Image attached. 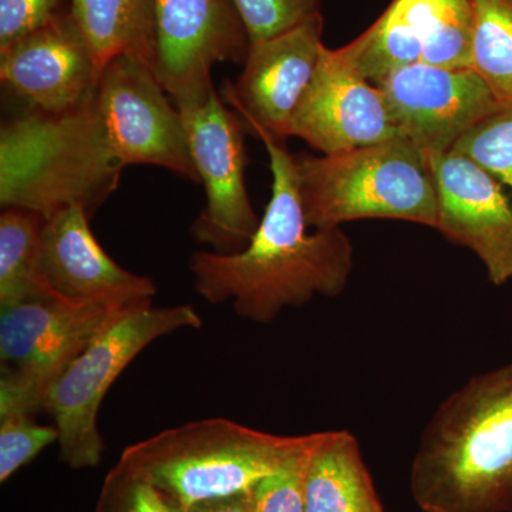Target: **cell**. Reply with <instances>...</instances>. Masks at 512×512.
Masks as SVG:
<instances>
[{
	"label": "cell",
	"instance_id": "1",
	"mask_svg": "<svg viewBox=\"0 0 512 512\" xmlns=\"http://www.w3.org/2000/svg\"><path fill=\"white\" fill-rule=\"evenodd\" d=\"M272 173V197L248 247L232 254L198 251L191 256L195 291L205 301L232 302L241 318L271 323L286 308L315 296L338 298L353 271V245L342 228L309 234L299 197L296 157L259 126Z\"/></svg>",
	"mask_w": 512,
	"mask_h": 512
},
{
	"label": "cell",
	"instance_id": "2",
	"mask_svg": "<svg viewBox=\"0 0 512 512\" xmlns=\"http://www.w3.org/2000/svg\"><path fill=\"white\" fill-rule=\"evenodd\" d=\"M410 488L424 512H512V362L440 404L421 434Z\"/></svg>",
	"mask_w": 512,
	"mask_h": 512
},
{
	"label": "cell",
	"instance_id": "3",
	"mask_svg": "<svg viewBox=\"0 0 512 512\" xmlns=\"http://www.w3.org/2000/svg\"><path fill=\"white\" fill-rule=\"evenodd\" d=\"M123 165L111 153L94 93L62 114L36 111L0 131V202L47 221L82 207L89 217L119 187Z\"/></svg>",
	"mask_w": 512,
	"mask_h": 512
},
{
	"label": "cell",
	"instance_id": "4",
	"mask_svg": "<svg viewBox=\"0 0 512 512\" xmlns=\"http://www.w3.org/2000/svg\"><path fill=\"white\" fill-rule=\"evenodd\" d=\"M312 434L276 436L228 419L198 420L131 444L119 461L185 512L201 501L248 493L301 454Z\"/></svg>",
	"mask_w": 512,
	"mask_h": 512
},
{
	"label": "cell",
	"instance_id": "5",
	"mask_svg": "<svg viewBox=\"0 0 512 512\" xmlns=\"http://www.w3.org/2000/svg\"><path fill=\"white\" fill-rule=\"evenodd\" d=\"M306 224L338 228L397 220L436 229L437 191L423 153L403 137L332 154L296 157Z\"/></svg>",
	"mask_w": 512,
	"mask_h": 512
},
{
	"label": "cell",
	"instance_id": "6",
	"mask_svg": "<svg viewBox=\"0 0 512 512\" xmlns=\"http://www.w3.org/2000/svg\"><path fill=\"white\" fill-rule=\"evenodd\" d=\"M190 305L131 306L94 336L45 397L43 410L59 430L60 460L73 470L99 466L104 441L97 417L104 397L124 369L151 343L181 329H200Z\"/></svg>",
	"mask_w": 512,
	"mask_h": 512
},
{
	"label": "cell",
	"instance_id": "7",
	"mask_svg": "<svg viewBox=\"0 0 512 512\" xmlns=\"http://www.w3.org/2000/svg\"><path fill=\"white\" fill-rule=\"evenodd\" d=\"M126 309L63 298L2 309L0 419L32 417L43 410L53 383L94 336Z\"/></svg>",
	"mask_w": 512,
	"mask_h": 512
},
{
	"label": "cell",
	"instance_id": "8",
	"mask_svg": "<svg viewBox=\"0 0 512 512\" xmlns=\"http://www.w3.org/2000/svg\"><path fill=\"white\" fill-rule=\"evenodd\" d=\"M94 100L123 167L157 165L200 183L183 116L150 67L131 56L114 57L100 74Z\"/></svg>",
	"mask_w": 512,
	"mask_h": 512
},
{
	"label": "cell",
	"instance_id": "9",
	"mask_svg": "<svg viewBox=\"0 0 512 512\" xmlns=\"http://www.w3.org/2000/svg\"><path fill=\"white\" fill-rule=\"evenodd\" d=\"M181 116L192 161L207 192V205L192 224V235L220 254L242 251L261 222L245 183L244 121L225 107L215 89L204 104Z\"/></svg>",
	"mask_w": 512,
	"mask_h": 512
},
{
	"label": "cell",
	"instance_id": "10",
	"mask_svg": "<svg viewBox=\"0 0 512 512\" xmlns=\"http://www.w3.org/2000/svg\"><path fill=\"white\" fill-rule=\"evenodd\" d=\"M157 50L154 74L183 113L208 100L212 69L245 63L249 36L231 0H153Z\"/></svg>",
	"mask_w": 512,
	"mask_h": 512
},
{
	"label": "cell",
	"instance_id": "11",
	"mask_svg": "<svg viewBox=\"0 0 512 512\" xmlns=\"http://www.w3.org/2000/svg\"><path fill=\"white\" fill-rule=\"evenodd\" d=\"M399 136L423 156L447 153L501 106L473 69H446L423 62L396 70L376 84Z\"/></svg>",
	"mask_w": 512,
	"mask_h": 512
},
{
	"label": "cell",
	"instance_id": "12",
	"mask_svg": "<svg viewBox=\"0 0 512 512\" xmlns=\"http://www.w3.org/2000/svg\"><path fill=\"white\" fill-rule=\"evenodd\" d=\"M437 191V231L474 252L495 286L512 281V198L493 174L451 150L424 156Z\"/></svg>",
	"mask_w": 512,
	"mask_h": 512
},
{
	"label": "cell",
	"instance_id": "13",
	"mask_svg": "<svg viewBox=\"0 0 512 512\" xmlns=\"http://www.w3.org/2000/svg\"><path fill=\"white\" fill-rule=\"evenodd\" d=\"M288 137L301 138L323 156H332L400 136L379 87L353 73L335 49L323 46Z\"/></svg>",
	"mask_w": 512,
	"mask_h": 512
},
{
	"label": "cell",
	"instance_id": "14",
	"mask_svg": "<svg viewBox=\"0 0 512 512\" xmlns=\"http://www.w3.org/2000/svg\"><path fill=\"white\" fill-rule=\"evenodd\" d=\"M100 69L69 6L0 50V79L37 111L62 114L96 92Z\"/></svg>",
	"mask_w": 512,
	"mask_h": 512
},
{
	"label": "cell",
	"instance_id": "15",
	"mask_svg": "<svg viewBox=\"0 0 512 512\" xmlns=\"http://www.w3.org/2000/svg\"><path fill=\"white\" fill-rule=\"evenodd\" d=\"M322 13L298 28L251 43L237 83L221 90L245 126H259L279 140L288 138L289 123L308 89L323 49Z\"/></svg>",
	"mask_w": 512,
	"mask_h": 512
},
{
	"label": "cell",
	"instance_id": "16",
	"mask_svg": "<svg viewBox=\"0 0 512 512\" xmlns=\"http://www.w3.org/2000/svg\"><path fill=\"white\" fill-rule=\"evenodd\" d=\"M82 207L57 212L42 228V272L59 298L126 309L153 301L157 285L127 271L101 248Z\"/></svg>",
	"mask_w": 512,
	"mask_h": 512
},
{
	"label": "cell",
	"instance_id": "17",
	"mask_svg": "<svg viewBox=\"0 0 512 512\" xmlns=\"http://www.w3.org/2000/svg\"><path fill=\"white\" fill-rule=\"evenodd\" d=\"M305 512H357L380 503L356 437L315 433L303 471Z\"/></svg>",
	"mask_w": 512,
	"mask_h": 512
},
{
	"label": "cell",
	"instance_id": "18",
	"mask_svg": "<svg viewBox=\"0 0 512 512\" xmlns=\"http://www.w3.org/2000/svg\"><path fill=\"white\" fill-rule=\"evenodd\" d=\"M431 0H392L380 18L348 45L339 59L372 84L409 64L421 62L430 26Z\"/></svg>",
	"mask_w": 512,
	"mask_h": 512
},
{
	"label": "cell",
	"instance_id": "19",
	"mask_svg": "<svg viewBox=\"0 0 512 512\" xmlns=\"http://www.w3.org/2000/svg\"><path fill=\"white\" fill-rule=\"evenodd\" d=\"M70 12L103 72L114 57L127 55L154 72L156 10L153 0H69Z\"/></svg>",
	"mask_w": 512,
	"mask_h": 512
},
{
	"label": "cell",
	"instance_id": "20",
	"mask_svg": "<svg viewBox=\"0 0 512 512\" xmlns=\"http://www.w3.org/2000/svg\"><path fill=\"white\" fill-rule=\"evenodd\" d=\"M45 220L25 208L9 207L0 215V308L59 298L42 272Z\"/></svg>",
	"mask_w": 512,
	"mask_h": 512
},
{
	"label": "cell",
	"instance_id": "21",
	"mask_svg": "<svg viewBox=\"0 0 512 512\" xmlns=\"http://www.w3.org/2000/svg\"><path fill=\"white\" fill-rule=\"evenodd\" d=\"M473 70L500 104L512 103V0H473Z\"/></svg>",
	"mask_w": 512,
	"mask_h": 512
},
{
	"label": "cell",
	"instance_id": "22",
	"mask_svg": "<svg viewBox=\"0 0 512 512\" xmlns=\"http://www.w3.org/2000/svg\"><path fill=\"white\" fill-rule=\"evenodd\" d=\"M474 35L473 0H431L421 62L446 69H473Z\"/></svg>",
	"mask_w": 512,
	"mask_h": 512
},
{
	"label": "cell",
	"instance_id": "23",
	"mask_svg": "<svg viewBox=\"0 0 512 512\" xmlns=\"http://www.w3.org/2000/svg\"><path fill=\"white\" fill-rule=\"evenodd\" d=\"M512 190V103L501 104L453 147Z\"/></svg>",
	"mask_w": 512,
	"mask_h": 512
},
{
	"label": "cell",
	"instance_id": "24",
	"mask_svg": "<svg viewBox=\"0 0 512 512\" xmlns=\"http://www.w3.org/2000/svg\"><path fill=\"white\" fill-rule=\"evenodd\" d=\"M96 512H184L147 478L117 463L104 478Z\"/></svg>",
	"mask_w": 512,
	"mask_h": 512
},
{
	"label": "cell",
	"instance_id": "25",
	"mask_svg": "<svg viewBox=\"0 0 512 512\" xmlns=\"http://www.w3.org/2000/svg\"><path fill=\"white\" fill-rule=\"evenodd\" d=\"M247 29L249 42L282 35L320 15L322 0H231Z\"/></svg>",
	"mask_w": 512,
	"mask_h": 512
},
{
	"label": "cell",
	"instance_id": "26",
	"mask_svg": "<svg viewBox=\"0 0 512 512\" xmlns=\"http://www.w3.org/2000/svg\"><path fill=\"white\" fill-rule=\"evenodd\" d=\"M56 441H59L56 426H40L26 416L0 419V483H6Z\"/></svg>",
	"mask_w": 512,
	"mask_h": 512
},
{
	"label": "cell",
	"instance_id": "27",
	"mask_svg": "<svg viewBox=\"0 0 512 512\" xmlns=\"http://www.w3.org/2000/svg\"><path fill=\"white\" fill-rule=\"evenodd\" d=\"M311 443L298 456L293 457L285 467L271 476L262 478L249 490L254 512H305L303 501V471Z\"/></svg>",
	"mask_w": 512,
	"mask_h": 512
},
{
	"label": "cell",
	"instance_id": "28",
	"mask_svg": "<svg viewBox=\"0 0 512 512\" xmlns=\"http://www.w3.org/2000/svg\"><path fill=\"white\" fill-rule=\"evenodd\" d=\"M64 0H0V50L49 22Z\"/></svg>",
	"mask_w": 512,
	"mask_h": 512
},
{
	"label": "cell",
	"instance_id": "29",
	"mask_svg": "<svg viewBox=\"0 0 512 512\" xmlns=\"http://www.w3.org/2000/svg\"><path fill=\"white\" fill-rule=\"evenodd\" d=\"M185 512H254L248 493L212 498L192 505Z\"/></svg>",
	"mask_w": 512,
	"mask_h": 512
},
{
	"label": "cell",
	"instance_id": "30",
	"mask_svg": "<svg viewBox=\"0 0 512 512\" xmlns=\"http://www.w3.org/2000/svg\"><path fill=\"white\" fill-rule=\"evenodd\" d=\"M357 512H384L382 504L377 503L375 505H370V507L365 508V510H360Z\"/></svg>",
	"mask_w": 512,
	"mask_h": 512
}]
</instances>
